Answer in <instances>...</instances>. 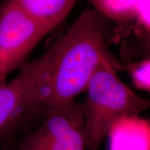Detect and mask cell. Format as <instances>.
Returning a JSON list of instances; mask_svg holds the SVG:
<instances>
[{
	"label": "cell",
	"instance_id": "cell-4",
	"mask_svg": "<svg viewBox=\"0 0 150 150\" xmlns=\"http://www.w3.org/2000/svg\"><path fill=\"white\" fill-rule=\"evenodd\" d=\"M50 31L8 0L0 8V79L21 67Z\"/></svg>",
	"mask_w": 150,
	"mask_h": 150
},
{
	"label": "cell",
	"instance_id": "cell-7",
	"mask_svg": "<svg viewBox=\"0 0 150 150\" xmlns=\"http://www.w3.org/2000/svg\"><path fill=\"white\" fill-rule=\"evenodd\" d=\"M98 11L108 20L125 22L135 18L137 0H90Z\"/></svg>",
	"mask_w": 150,
	"mask_h": 150
},
{
	"label": "cell",
	"instance_id": "cell-8",
	"mask_svg": "<svg viewBox=\"0 0 150 150\" xmlns=\"http://www.w3.org/2000/svg\"><path fill=\"white\" fill-rule=\"evenodd\" d=\"M129 72L133 83L137 88L149 92L150 60L146 59L129 66Z\"/></svg>",
	"mask_w": 150,
	"mask_h": 150
},
{
	"label": "cell",
	"instance_id": "cell-1",
	"mask_svg": "<svg viewBox=\"0 0 150 150\" xmlns=\"http://www.w3.org/2000/svg\"><path fill=\"white\" fill-rule=\"evenodd\" d=\"M108 20L95 9L83 11L45 53L20 67L43 108L67 104L86 91L99 65L110 57Z\"/></svg>",
	"mask_w": 150,
	"mask_h": 150
},
{
	"label": "cell",
	"instance_id": "cell-6",
	"mask_svg": "<svg viewBox=\"0 0 150 150\" xmlns=\"http://www.w3.org/2000/svg\"><path fill=\"white\" fill-rule=\"evenodd\" d=\"M21 10L52 31L66 17L76 0H11Z\"/></svg>",
	"mask_w": 150,
	"mask_h": 150
},
{
	"label": "cell",
	"instance_id": "cell-2",
	"mask_svg": "<svg viewBox=\"0 0 150 150\" xmlns=\"http://www.w3.org/2000/svg\"><path fill=\"white\" fill-rule=\"evenodd\" d=\"M83 103L86 150H99L114 125L137 116L149 106L118 77L111 57L103 61L90 79Z\"/></svg>",
	"mask_w": 150,
	"mask_h": 150
},
{
	"label": "cell",
	"instance_id": "cell-3",
	"mask_svg": "<svg viewBox=\"0 0 150 150\" xmlns=\"http://www.w3.org/2000/svg\"><path fill=\"white\" fill-rule=\"evenodd\" d=\"M16 150H86L83 103L45 108L40 126L22 138Z\"/></svg>",
	"mask_w": 150,
	"mask_h": 150
},
{
	"label": "cell",
	"instance_id": "cell-5",
	"mask_svg": "<svg viewBox=\"0 0 150 150\" xmlns=\"http://www.w3.org/2000/svg\"><path fill=\"white\" fill-rule=\"evenodd\" d=\"M42 108L32 83L21 72L11 80L0 79V142Z\"/></svg>",
	"mask_w": 150,
	"mask_h": 150
},
{
	"label": "cell",
	"instance_id": "cell-9",
	"mask_svg": "<svg viewBox=\"0 0 150 150\" xmlns=\"http://www.w3.org/2000/svg\"><path fill=\"white\" fill-rule=\"evenodd\" d=\"M134 19H136L142 29L149 32L150 27L149 0H137Z\"/></svg>",
	"mask_w": 150,
	"mask_h": 150
}]
</instances>
